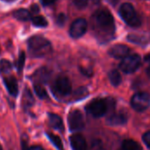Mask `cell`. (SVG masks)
<instances>
[{"label": "cell", "instance_id": "cell-1", "mask_svg": "<svg viewBox=\"0 0 150 150\" xmlns=\"http://www.w3.org/2000/svg\"><path fill=\"white\" fill-rule=\"evenodd\" d=\"M93 27L101 37H112L115 33V23L112 13L106 9L98 10L92 18Z\"/></svg>", "mask_w": 150, "mask_h": 150}, {"label": "cell", "instance_id": "cell-2", "mask_svg": "<svg viewBox=\"0 0 150 150\" xmlns=\"http://www.w3.org/2000/svg\"><path fill=\"white\" fill-rule=\"evenodd\" d=\"M29 54L33 57L40 58L48 55L52 52V46L49 40L42 36L35 35L31 37L28 41Z\"/></svg>", "mask_w": 150, "mask_h": 150}, {"label": "cell", "instance_id": "cell-3", "mask_svg": "<svg viewBox=\"0 0 150 150\" xmlns=\"http://www.w3.org/2000/svg\"><path fill=\"white\" fill-rule=\"evenodd\" d=\"M119 13L120 18L124 20V22L132 26V27H139L142 25V18L135 11L133 4L129 3H124L121 4L119 10Z\"/></svg>", "mask_w": 150, "mask_h": 150}, {"label": "cell", "instance_id": "cell-4", "mask_svg": "<svg viewBox=\"0 0 150 150\" xmlns=\"http://www.w3.org/2000/svg\"><path fill=\"white\" fill-rule=\"evenodd\" d=\"M141 63V56L137 54H132L122 59L121 62L120 63V69L126 74H131L135 72L140 68Z\"/></svg>", "mask_w": 150, "mask_h": 150}, {"label": "cell", "instance_id": "cell-5", "mask_svg": "<svg viewBox=\"0 0 150 150\" xmlns=\"http://www.w3.org/2000/svg\"><path fill=\"white\" fill-rule=\"evenodd\" d=\"M107 104L102 98H95L86 105V111L94 118L104 116L107 112Z\"/></svg>", "mask_w": 150, "mask_h": 150}, {"label": "cell", "instance_id": "cell-6", "mask_svg": "<svg viewBox=\"0 0 150 150\" xmlns=\"http://www.w3.org/2000/svg\"><path fill=\"white\" fill-rule=\"evenodd\" d=\"M53 91L54 95H59L61 97H65L71 92V83L67 76H58L54 84Z\"/></svg>", "mask_w": 150, "mask_h": 150}, {"label": "cell", "instance_id": "cell-7", "mask_svg": "<svg viewBox=\"0 0 150 150\" xmlns=\"http://www.w3.org/2000/svg\"><path fill=\"white\" fill-rule=\"evenodd\" d=\"M131 105L137 112H144L150 106V96L146 92H137L131 98Z\"/></svg>", "mask_w": 150, "mask_h": 150}, {"label": "cell", "instance_id": "cell-8", "mask_svg": "<svg viewBox=\"0 0 150 150\" xmlns=\"http://www.w3.org/2000/svg\"><path fill=\"white\" fill-rule=\"evenodd\" d=\"M68 124L70 131L76 132L83 130L84 127V119L83 113L79 110H73L69 113Z\"/></svg>", "mask_w": 150, "mask_h": 150}, {"label": "cell", "instance_id": "cell-9", "mask_svg": "<svg viewBox=\"0 0 150 150\" xmlns=\"http://www.w3.org/2000/svg\"><path fill=\"white\" fill-rule=\"evenodd\" d=\"M87 21L83 18H77L70 25L69 28V34L74 39H78L82 37L87 31Z\"/></svg>", "mask_w": 150, "mask_h": 150}, {"label": "cell", "instance_id": "cell-10", "mask_svg": "<svg viewBox=\"0 0 150 150\" xmlns=\"http://www.w3.org/2000/svg\"><path fill=\"white\" fill-rule=\"evenodd\" d=\"M130 51L131 50L128 46L124 44H116L109 49L108 54L115 59H124L130 54Z\"/></svg>", "mask_w": 150, "mask_h": 150}, {"label": "cell", "instance_id": "cell-11", "mask_svg": "<svg viewBox=\"0 0 150 150\" xmlns=\"http://www.w3.org/2000/svg\"><path fill=\"white\" fill-rule=\"evenodd\" d=\"M70 145L73 150H88V145L84 137L79 134H75L69 138Z\"/></svg>", "mask_w": 150, "mask_h": 150}, {"label": "cell", "instance_id": "cell-12", "mask_svg": "<svg viewBox=\"0 0 150 150\" xmlns=\"http://www.w3.org/2000/svg\"><path fill=\"white\" fill-rule=\"evenodd\" d=\"M127 117L123 112H113L107 119V124L111 126H120L126 124Z\"/></svg>", "mask_w": 150, "mask_h": 150}, {"label": "cell", "instance_id": "cell-13", "mask_svg": "<svg viewBox=\"0 0 150 150\" xmlns=\"http://www.w3.org/2000/svg\"><path fill=\"white\" fill-rule=\"evenodd\" d=\"M48 122H49L50 127H52L53 128H54L60 132L64 131L63 121L59 115H57L55 113H48Z\"/></svg>", "mask_w": 150, "mask_h": 150}, {"label": "cell", "instance_id": "cell-14", "mask_svg": "<svg viewBox=\"0 0 150 150\" xmlns=\"http://www.w3.org/2000/svg\"><path fill=\"white\" fill-rule=\"evenodd\" d=\"M4 85H5L7 91H9V93L11 96L16 97L18 95V92L17 80L13 76H8V77H5L4 79Z\"/></svg>", "mask_w": 150, "mask_h": 150}, {"label": "cell", "instance_id": "cell-15", "mask_svg": "<svg viewBox=\"0 0 150 150\" xmlns=\"http://www.w3.org/2000/svg\"><path fill=\"white\" fill-rule=\"evenodd\" d=\"M50 73L48 71L47 69L46 68H41L40 69H38L34 74H33V77L35 79L36 82H40V83H45L47 81V79L49 78Z\"/></svg>", "mask_w": 150, "mask_h": 150}, {"label": "cell", "instance_id": "cell-16", "mask_svg": "<svg viewBox=\"0 0 150 150\" xmlns=\"http://www.w3.org/2000/svg\"><path fill=\"white\" fill-rule=\"evenodd\" d=\"M23 106L25 109L30 108L33 104H34V98L33 93L31 92V91L29 89H25L24 93H23Z\"/></svg>", "mask_w": 150, "mask_h": 150}, {"label": "cell", "instance_id": "cell-17", "mask_svg": "<svg viewBox=\"0 0 150 150\" xmlns=\"http://www.w3.org/2000/svg\"><path fill=\"white\" fill-rule=\"evenodd\" d=\"M127 40L132 43H135L139 45H145L149 40V39L147 38L146 36L140 35V34H129L127 36Z\"/></svg>", "mask_w": 150, "mask_h": 150}, {"label": "cell", "instance_id": "cell-18", "mask_svg": "<svg viewBox=\"0 0 150 150\" xmlns=\"http://www.w3.org/2000/svg\"><path fill=\"white\" fill-rule=\"evenodd\" d=\"M121 150H142L141 145L133 140H126L122 142Z\"/></svg>", "mask_w": 150, "mask_h": 150}, {"label": "cell", "instance_id": "cell-19", "mask_svg": "<svg viewBox=\"0 0 150 150\" xmlns=\"http://www.w3.org/2000/svg\"><path fill=\"white\" fill-rule=\"evenodd\" d=\"M14 18L20 21H27L31 18V13L25 9H18L13 12Z\"/></svg>", "mask_w": 150, "mask_h": 150}, {"label": "cell", "instance_id": "cell-20", "mask_svg": "<svg viewBox=\"0 0 150 150\" xmlns=\"http://www.w3.org/2000/svg\"><path fill=\"white\" fill-rule=\"evenodd\" d=\"M108 77L111 82V83L113 86H118L121 83V76L120 72L116 69H112L108 73Z\"/></svg>", "mask_w": 150, "mask_h": 150}, {"label": "cell", "instance_id": "cell-21", "mask_svg": "<svg viewBox=\"0 0 150 150\" xmlns=\"http://www.w3.org/2000/svg\"><path fill=\"white\" fill-rule=\"evenodd\" d=\"M47 138L50 140V142L54 144V146L58 150H64L63 148V144H62V139L58 136V135H55L52 133H47Z\"/></svg>", "mask_w": 150, "mask_h": 150}, {"label": "cell", "instance_id": "cell-22", "mask_svg": "<svg viewBox=\"0 0 150 150\" xmlns=\"http://www.w3.org/2000/svg\"><path fill=\"white\" fill-rule=\"evenodd\" d=\"M33 25L38 27H46L47 25V21L43 16H35L32 18Z\"/></svg>", "mask_w": 150, "mask_h": 150}, {"label": "cell", "instance_id": "cell-23", "mask_svg": "<svg viewBox=\"0 0 150 150\" xmlns=\"http://www.w3.org/2000/svg\"><path fill=\"white\" fill-rule=\"evenodd\" d=\"M34 91H35V93L37 94V96H38L39 98H42V99L47 98H48V95H47V91H46L45 88H44L41 84H40V83H35V84H34Z\"/></svg>", "mask_w": 150, "mask_h": 150}, {"label": "cell", "instance_id": "cell-24", "mask_svg": "<svg viewBox=\"0 0 150 150\" xmlns=\"http://www.w3.org/2000/svg\"><path fill=\"white\" fill-rule=\"evenodd\" d=\"M11 63L7 60H1L0 61V73L6 74L11 70Z\"/></svg>", "mask_w": 150, "mask_h": 150}, {"label": "cell", "instance_id": "cell-25", "mask_svg": "<svg viewBox=\"0 0 150 150\" xmlns=\"http://www.w3.org/2000/svg\"><path fill=\"white\" fill-rule=\"evenodd\" d=\"M25 54L24 51H21L19 53V56L18 59V63H17V67H18V73H21L25 65Z\"/></svg>", "mask_w": 150, "mask_h": 150}, {"label": "cell", "instance_id": "cell-26", "mask_svg": "<svg viewBox=\"0 0 150 150\" xmlns=\"http://www.w3.org/2000/svg\"><path fill=\"white\" fill-rule=\"evenodd\" d=\"M75 6L78 9H84L88 4V0H73Z\"/></svg>", "mask_w": 150, "mask_h": 150}, {"label": "cell", "instance_id": "cell-27", "mask_svg": "<svg viewBox=\"0 0 150 150\" xmlns=\"http://www.w3.org/2000/svg\"><path fill=\"white\" fill-rule=\"evenodd\" d=\"M87 95H88V91L85 88H80L76 92V96H77L78 98H83L86 97Z\"/></svg>", "mask_w": 150, "mask_h": 150}, {"label": "cell", "instance_id": "cell-28", "mask_svg": "<svg viewBox=\"0 0 150 150\" xmlns=\"http://www.w3.org/2000/svg\"><path fill=\"white\" fill-rule=\"evenodd\" d=\"M142 141L148 147V149H150V132H147L142 135Z\"/></svg>", "mask_w": 150, "mask_h": 150}, {"label": "cell", "instance_id": "cell-29", "mask_svg": "<svg viewBox=\"0 0 150 150\" xmlns=\"http://www.w3.org/2000/svg\"><path fill=\"white\" fill-rule=\"evenodd\" d=\"M90 150H101V142L99 141H94L91 143Z\"/></svg>", "mask_w": 150, "mask_h": 150}, {"label": "cell", "instance_id": "cell-30", "mask_svg": "<svg viewBox=\"0 0 150 150\" xmlns=\"http://www.w3.org/2000/svg\"><path fill=\"white\" fill-rule=\"evenodd\" d=\"M65 20H66V17H65V15H64L63 13H61V14L58 16V18H57V23H58V25H62L64 24Z\"/></svg>", "mask_w": 150, "mask_h": 150}, {"label": "cell", "instance_id": "cell-31", "mask_svg": "<svg viewBox=\"0 0 150 150\" xmlns=\"http://www.w3.org/2000/svg\"><path fill=\"white\" fill-rule=\"evenodd\" d=\"M57 0H40L41 4L45 6H47V5H50V4H53L54 2H56Z\"/></svg>", "mask_w": 150, "mask_h": 150}, {"label": "cell", "instance_id": "cell-32", "mask_svg": "<svg viewBox=\"0 0 150 150\" xmlns=\"http://www.w3.org/2000/svg\"><path fill=\"white\" fill-rule=\"evenodd\" d=\"M146 61L148 62V67H147L146 72H147V75L150 77V54H149V55L146 57Z\"/></svg>", "mask_w": 150, "mask_h": 150}, {"label": "cell", "instance_id": "cell-33", "mask_svg": "<svg viewBox=\"0 0 150 150\" xmlns=\"http://www.w3.org/2000/svg\"><path fill=\"white\" fill-rule=\"evenodd\" d=\"M31 10H32V11L33 12H38L39 11V7L36 5V4H33V5H32V7H31Z\"/></svg>", "mask_w": 150, "mask_h": 150}, {"label": "cell", "instance_id": "cell-34", "mask_svg": "<svg viewBox=\"0 0 150 150\" xmlns=\"http://www.w3.org/2000/svg\"><path fill=\"white\" fill-rule=\"evenodd\" d=\"M28 150H44L42 147L40 146H33L30 149H28Z\"/></svg>", "mask_w": 150, "mask_h": 150}, {"label": "cell", "instance_id": "cell-35", "mask_svg": "<svg viewBox=\"0 0 150 150\" xmlns=\"http://www.w3.org/2000/svg\"><path fill=\"white\" fill-rule=\"evenodd\" d=\"M101 1H102V0H92V2H93L94 4H99Z\"/></svg>", "mask_w": 150, "mask_h": 150}, {"label": "cell", "instance_id": "cell-36", "mask_svg": "<svg viewBox=\"0 0 150 150\" xmlns=\"http://www.w3.org/2000/svg\"><path fill=\"white\" fill-rule=\"evenodd\" d=\"M118 1H119V0H112V2L113 4H116V3H117Z\"/></svg>", "mask_w": 150, "mask_h": 150}, {"label": "cell", "instance_id": "cell-37", "mask_svg": "<svg viewBox=\"0 0 150 150\" xmlns=\"http://www.w3.org/2000/svg\"><path fill=\"white\" fill-rule=\"evenodd\" d=\"M4 1H6V2H13L15 0H4Z\"/></svg>", "mask_w": 150, "mask_h": 150}, {"label": "cell", "instance_id": "cell-38", "mask_svg": "<svg viewBox=\"0 0 150 150\" xmlns=\"http://www.w3.org/2000/svg\"><path fill=\"white\" fill-rule=\"evenodd\" d=\"M0 150H3V149H2V146L0 145Z\"/></svg>", "mask_w": 150, "mask_h": 150}]
</instances>
